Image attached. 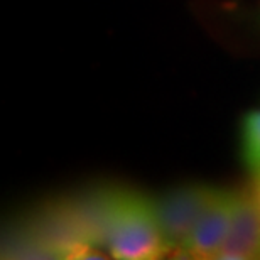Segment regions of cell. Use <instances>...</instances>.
<instances>
[{
    "label": "cell",
    "instance_id": "7a4b0ae2",
    "mask_svg": "<svg viewBox=\"0 0 260 260\" xmlns=\"http://www.w3.org/2000/svg\"><path fill=\"white\" fill-rule=\"evenodd\" d=\"M216 193L218 189L186 186L154 201L160 233L171 253H178L186 245L200 216Z\"/></svg>",
    "mask_w": 260,
    "mask_h": 260
},
{
    "label": "cell",
    "instance_id": "8992f818",
    "mask_svg": "<svg viewBox=\"0 0 260 260\" xmlns=\"http://www.w3.org/2000/svg\"><path fill=\"white\" fill-rule=\"evenodd\" d=\"M252 194H253V198H255L257 205L260 206V173L255 174V183H253V186H252Z\"/></svg>",
    "mask_w": 260,
    "mask_h": 260
},
{
    "label": "cell",
    "instance_id": "277c9868",
    "mask_svg": "<svg viewBox=\"0 0 260 260\" xmlns=\"http://www.w3.org/2000/svg\"><path fill=\"white\" fill-rule=\"evenodd\" d=\"M218 258H260V206L252 193L235 194L230 230Z\"/></svg>",
    "mask_w": 260,
    "mask_h": 260
},
{
    "label": "cell",
    "instance_id": "6da1fadb",
    "mask_svg": "<svg viewBox=\"0 0 260 260\" xmlns=\"http://www.w3.org/2000/svg\"><path fill=\"white\" fill-rule=\"evenodd\" d=\"M103 243L112 257L122 260H152L168 255L155 215L154 201L132 193H113L100 206Z\"/></svg>",
    "mask_w": 260,
    "mask_h": 260
},
{
    "label": "cell",
    "instance_id": "5b68a950",
    "mask_svg": "<svg viewBox=\"0 0 260 260\" xmlns=\"http://www.w3.org/2000/svg\"><path fill=\"white\" fill-rule=\"evenodd\" d=\"M243 155L253 174L260 173V110L252 112L243 123Z\"/></svg>",
    "mask_w": 260,
    "mask_h": 260
},
{
    "label": "cell",
    "instance_id": "3957f363",
    "mask_svg": "<svg viewBox=\"0 0 260 260\" xmlns=\"http://www.w3.org/2000/svg\"><path fill=\"white\" fill-rule=\"evenodd\" d=\"M235 194L218 191L198 220L186 245L178 253L189 258H218L230 230Z\"/></svg>",
    "mask_w": 260,
    "mask_h": 260
}]
</instances>
